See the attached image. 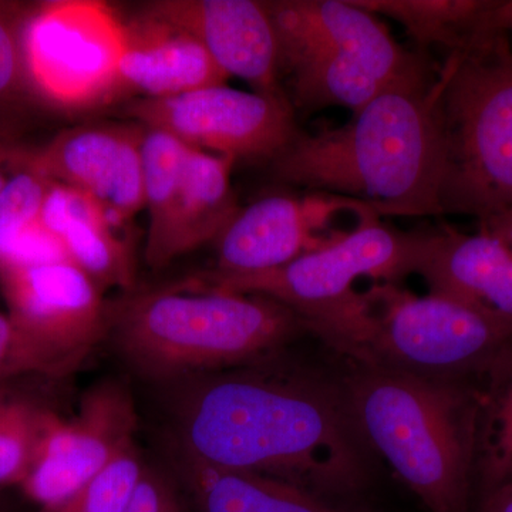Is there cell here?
<instances>
[{
	"mask_svg": "<svg viewBox=\"0 0 512 512\" xmlns=\"http://www.w3.org/2000/svg\"><path fill=\"white\" fill-rule=\"evenodd\" d=\"M113 221L109 212L83 192L52 183L37 224L101 291L130 289L136 266L130 247L114 231Z\"/></svg>",
	"mask_w": 512,
	"mask_h": 512,
	"instance_id": "ac0fdd59",
	"label": "cell"
},
{
	"mask_svg": "<svg viewBox=\"0 0 512 512\" xmlns=\"http://www.w3.org/2000/svg\"><path fill=\"white\" fill-rule=\"evenodd\" d=\"M0 278L9 318L50 348L87 357L109 335L110 306L103 291L70 259L5 261Z\"/></svg>",
	"mask_w": 512,
	"mask_h": 512,
	"instance_id": "8fae6325",
	"label": "cell"
},
{
	"mask_svg": "<svg viewBox=\"0 0 512 512\" xmlns=\"http://www.w3.org/2000/svg\"><path fill=\"white\" fill-rule=\"evenodd\" d=\"M485 35H512V0H487L476 37Z\"/></svg>",
	"mask_w": 512,
	"mask_h": 512,
	"instance_id": "4dcf8cb0",
	"label": "cell"
},
{
	"mask_svg": "<svg viewBox=\"0 0 512 512\" xmlns=\"http://www.w3.org/2000/svg\"><path fill=\"white\" fill-rule=\"evenodd\" d=\"M144 9L194 36L228 77H239L256 93L285 97L278 39L264 2L156 0Z\"/></svg>",
	"mask_w": 512,
	"mask_h": 512,
	"instance_id": "9a60e30c",
	"label": "cell"
},
{
	"mask_svg": "<svg viewBox=\"0 0 512 512\" xmlns=\"http://www.w3.org/2000/svg\"><path fill=\"white\" fill-rule=\"evenodd\" d=\"M124 114L185 146L244 160H272L299 133L286 97L242 92L227 84L160 99H134Z\"/></svg>",
	"mask_w": 512,
	"mask_h": 512,
	"instance_id": "9c48e42d",
	"label": "cell"
},
{
	"mask_svg": "<svg viewBox=\"0 0 512 512\" xmlns=\"http://www.w3.org/2000/svg\"><path fill=\"white\" fill-rule=\"evenodd\" d=\"M362 202L315 192L306 197L271 195L239 208L215 239L217 269L221 274H254L278 268L325 247L336 237H325L336 214L366 210ZM370 210V208H369Z\"/></svg>",
	"mask_w": 512,
	"mask_h": 512,
	"instance_id": "5bb4252c",
	"label": "cell"
},
{
	"mask_svg": "<svg viewBox=\"0 0 512 512\" xmlns=\"http://www.w3.org/2000/svg\"><path fill=\"white\" fill-rule=\"evenodd\" d=\"M340 384L367 447L421 503L430 512H466L476 470L478 392L464 382L359 362Z\"/></svg>",
	"mask_w": 512,
	"mask_h": 512,
	"instance_id": "3957f363",
	"label": "cell"
},
{
	"mask_svg": "<svg viewBox=\"0 0 512 512\" xmlns=\"http://www.w3.org/2000/svg\"><path fill=\"white\" fill-rule=\"evenodd\" d=\"M278 357L178 380L174 414L184 456L357 504L370 483L372 450L342 384Z\"/></svg>",
	"mask_w": 512,
	"mask_h": 512,
	"instance_id": "6da1fadb",
	"label": "cell"
},
{
	"mask_svg": "<svg viewBox=\"0 0 512 512\" xmlns=\"http://www.w3.org/2000/svg\"><path fill=\"white\" fill-rule=\"evenodd\" d=\"M229 77L184 29L141 9L123 19L117 99H160L227 84Z\"/></svg>",
	"mask_w": 512,
	"mask_h": 512,
	"instance_id": "e0dca14e",
	"label": "cell"
},
{
	"mask_svg": "<svg viewBox=\"0 0 512 512\" xmlns=\"http://www.w3.org/2000/svg\"><path fill=\"white\" fill-rule=\"evenodd\" d=\"M306 332L291 309L261 295L188 284L110 306V332L138 372L178 380L278 356Z\"/></svg>",
	"mask_w": 512,
	"mask_h": 512,
	"instance_id": "277c9868",
	"label": "cell"
},
{
	"mask_svg": "<svg viewBox=\"0 0 512 512\" xmlns=\"http://www.w3.org/2000/svg\"><path fill=\"white\" fill-rule=\"evenodd\" d=\"M126 512H185L180 498L161 474L144 468Z\"/></svg>",
	"mask_w": 512,
	"mask_h": 512,
	"instance_id": "f546056e",
	"label": "cell"
},
{
	"mask_svg": "<svg viewBox=\"0 0 512 512\" xmlns=\"http://www.w3.org/2000/svg\"><path fill=\"white\" fill-rule=\"evenodd\" d=\"M355 6L396 20L420 52L446 47L448 55L466 49L477 35L487 0H350Z\"/></svg>",
	"mask_w": 512,
	"mask_h": 512,
	"instance_id": "7402d4cb",
	"label": "cell"
},
{
	"mask_svg": "<svg viewBox=\"0 0 512 512\" xmlns=\"http://www.w3.org/2000/svg\"><path fill=\"white\" fill-rule=\"evenodd\" d=\"M315 335L353 362L464 382L512 345V322L450 296H416L393 282L357 293Z\"/></svg>",
	"mask_w": 512,
	"mask_h": 512,
	"instance_id": "5b68a950",
	"label": "cell"
},
{
	"mask_svg": "<svg viewBox=\"0 0 512 512\" xmlns=\"http://www.w3.org/2000/svg\"><path fill=\"white\" fill-rule=\"evenodd\" d=\"M441 214L493 217L512 201V49L485 35L437 73Z\"/></svg>",
	"mask_w": 512,
	"mask_h": 512,
	"instance_id": "8992f818",
	"label": "cell"
},
{
	"mask_svg": "<svg viewBox=\"0 0 512 512\" xmlns=\"http://www.w3.org/2000/svg\"><path fill=\"white\" fill-rule=\"evenodd\" d=\"M478 392L476 471L484 494L512 483V345L484 373Z\"/></svg>",
	"mask_w": 512,
	"mask_h": 512,
	"instance_id": "603a6c76",
	"label": "cell"
},
{
	"mask_svg": "<svg viewBox=\"0 0 512 512\" xmlns=\"http://www.w3.org/2000/svg\"><path fill=\"white\" fill-rule=\"evenodd\" d=\"M143 127L87 124L29 147V160L52 183L83 192L120 225L144 208Z\"/></svg>",
	"mask_w": 512,
	"mask_h": 512,
	"instance_id": "7c38bea8",
	"label": "cell"
},
{
	"mask_svg": "<svg viewBox=\"0 0 512 512\" xmlns=\"http://www.w3.org/2000/svg\"><path fill=\"white\" fill-rule=\"evenodd\" d=\"M279 69L291 80L293 103L306 111L342 106L356 113L393 86L362 60L342 53L292 57L281 62Z\"/></svg>",
	"mask_w": 512,
	"mask_h": 512,
	"instance_id": "44dd1931",
	"label": "cell"
},
{
	"mask_svg": "<svg viewBox=\"0 0 512 512\" xmlns=\"http://www.w3.org/2000/svg\"><path fill=\"white\" fill-rule=\"evenodd\" d=\"M276 39L279 63L316 52L362 60L389 84L433 74L420 53L404 50L382 20L350 0H268L264 2Z\"/></svg>",
	"mask_w": 512,
	"mask_h": 512,
	"instance_id": "4fadbf2b",
	"label": "cell"
},
{
	"mask_svg": "<svg viewBox=\"0 0 512 512\" xmlns=\"http://www.w3.org/2000/svg\"><path fill=\"white\" fill-rule=\"evenodd\" d=\"M183 461L200 512H367L279 478L207 466L184 454Z\"/></svg>",
	"mask_w": 512,
	"mask_h": 512,
	"instance_id": "ffe728a7",
	"label": "cell"
},
{
	"mask_svg": "<svg viewBox=\"0 0 512 512\" xmlns=\"http://www.w3.org/2000/svg\"><path fill=\"white\" fill-rule=\"evenodd\" d=\"M52 419L25 407L0 406V484L25 481Z\"/></svg>",
	"mask_w": 512,
	"mask_h": 512,
	"instance_id": "83f0119b",
	"label": "cell"
},
{
	"mask_svg": "<svg viewBox=\"0 0 512 512\" xmlns=\"http://www.w3.org/2000/svg\"><path fill=\"white\" fill-rule=\"evenodd\" d=\"M234 158L188 150L183 185L160 245L144 256L151 269L214 242L239 207L231 187Z\"/></svg>",
	"mask_w": 512,
	"mask_h": 512,
	"instance_id": "d6986e66",
	"label": "cell"
},
{
	"mask_svg": "<svg viewBox=\"0 0 512 512\" xmlns=\"http://www.w3.org/2000/svg\"><path fill=\"white\" fill-rule=\"evenodd\" d=\"M50 185L52 181L30 163L28 148L22 163L0 192V266L16 241L39 221Z\"/></svg>",
	"mask_w": 512,
	"mask_h": 512,
	"instance_id": "484cf974",
	"label": "cell"
},
{
	"mask_svg": "<svg viewBox=\"0 0 512 512\" xmlns=\"http://www.w3.org/2000/svg\"><path fill=\"white\" fill-rule=\"evenodd\" d=\"M478 512H512V483L485 493Z\"/></svg>",
	"mask_w": 512,
	"mask_h": 512,
	"instance_id": "836d02e7",
	"label": "cell"
},
{
	"mask_svg": "<svg viewBox=\"0 0 512 512\" xmlns=\"http://www.w3.org/2000/svg\"><path fill=\"white\" fill-rule=\"evenodd\" d=\"M144 468L136 446L131 447L77 493L42 512H126Z\"/></svg>",
	"mask_w": 512,
	"mask_h": 512,
	"instance_id": "4316f807",
	"label": "cell"
},
{
	"mask_svg": "<svg viewBox=\"0 0 512 512\" xmlns=\"http://www.w3.org/2000/svg\"><path fill=\"white\" fill-rule=\"evenodd\" d=\"M412 234V274L423 276L431 293L512 322L511 248L483 231L468 235L443 227Z\"/></svg>",
	"mask_w": 512,
	"mask_h": 512,
	"instance_id": "2e32d148",
	"label": "cell"
},
{
	"mask_svg": "<svg viewBox=\"0 0 512 512\" xmlns=\"http://www.w3.org/2000/svg\"><path fill=\"white\" fill-rule=\"evenodd\" d=\"M356 218L357 225L348 234L278 268L254 274L210 271L188 284L274 299L295 312L312 332L350 301L360 276L396 284L412 274V232L383 224L369 208Z\"/></svg>",
	"mask_w": 512,
	"mask_h": 512,
	"instance_id": "52a82bcc",
	"label": "cell"
},
{
	"mask_svg": "<svg viewBox=\"0 0 512 512\" xmlns=\"http://www.w3.org/2000/svg\"><path fill=\"white\" fill-rule=\"evenodd\" d=\"M188 150L190 147L171 134L156 128L143 127V192L144 208L148 211L144 256L151 254L160 245L167 231L183 185Z\"/></svg>",
	"mask_w": 512,
	"mask_h": 512,
	"instance_id": "d4e9b609",
	"label": "cell"
},
{
	"mask_svg": "<svg viewBox=\"0 0 512 512\" xmlns=\"http://www.w3.org/2000/svg\"><path fill=\"white\" fill-rule=\"evenodd\" d=\"M123 18L104 2L30 3L25 55L46 109H93L117 100Z\"/></svg>",
	"mask_w": 512,
	"mask_h": 512,
	"instance_id": "ba28073f",
	"label": "cell"
},
{
	"mask_svg": "<svg viewBox=\"0 0 512 512\" xmlns=\"http://www.w3.org/2000/svg\"><path fill=\"white\" fill-rule=\"evenodd\" d=\"M30 3L0 0V137L22 140L37 109H46L35 92L26 63L25 26Z\"/></svg>",
	"mask_w": 512,
	"mask_h": 512,
	"instance_id": "cb8c5ba5",
	"label": "cell"
},
{
	"mask_svg": "<svg viewBox=\"0 0 512 512\" xmlns=\"http://www.w3.org/2000/svg\"><path fill=\"white\" fill-rule=\"evenodd\" d=\"M136 431L130 390L114 380L97 383L73 419L50 421L25 478L26 493L43 507L62 503L134 447Z\"/></svg>",
	"mask_w": 512,
	"mask_h": 512,
	"instance_id": "30bf717a",
	"label": "cell"
},
{
	"mask_svg": "<svg viewBox=\"0 0 512 512\" xmlns=\"http://www.w3.org/2000/svg\"><path fill=\"white\" fill-rule=\"evenodd\" d=\"M271 165L284 183L362 202L379 217L441 214L437 74L387 87L345 126L299 131Z\"/></svg>",
	"mask_w": 512,
	"mask_h": 512,
	"instance_id": "7a4b0ae2",
	"label": "cell"
},
{
	"mask_svg": "<svg viewBox=\"0 0 512 512\" xmlns=\"http://www.w3.org/2000/svg\"><path fill=\"white\" fill-rule=\"evenodd\" d=\"M29 144L15 143L0 137V192L8 184L9 178L22 163Z\"/></svg>",
	"mask_w": 512,
	"mask_h": 512,
	"instance_id": "1f68e13d",
	"label": "cell"
},
{
	"mask_svg": "<svg viewBox=\"0 0 512 512\" xmlns=\"http://www.w3.org/2000/svg\"><path fill=\"white\" fill-rule=\"evenodd\" d=\"M86 357L50 348L18 328L9 316L0 313V370L5 366L33 367L69 373Z\"/></svg>",
	"mask_w": 512,
	"mask_h": 512,
	"instance_id": "f1b7e54d",
	"label": "cell"
},
{
	"mask_svg": "<svg viewBox=\"0 0 512 512\" xmlns=\"http://www.w3.org/2000/svg\"><path fill=\"white\" fill-rule=\"evenodd\" d=\"M480 231L493 235L512 249V201L493 217L480 222Z\"/></svg>",
	"mask_w": 512,
	"mask_h": 512,
	"instance_id": "d6a6232c",
	"label": "cell"
}]
</instances>
